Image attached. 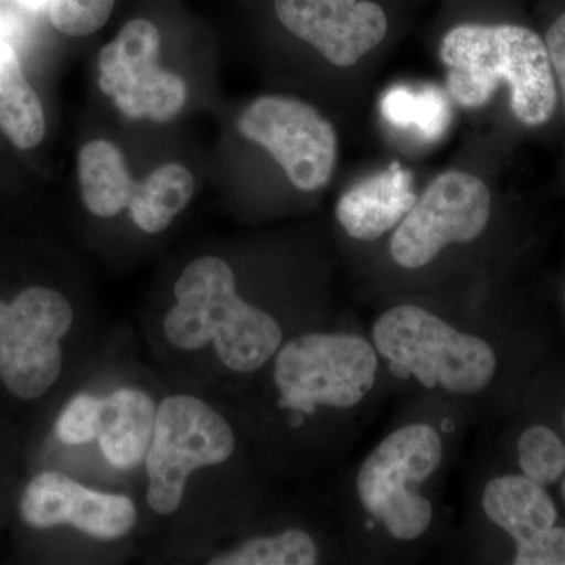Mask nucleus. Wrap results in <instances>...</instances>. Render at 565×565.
<instances>
[{
	"mask_svg": "<svg viewBox=\"0 0 565 565\" xmlns=\"http://www.w3.org/2000/svg\"><path fill=\"white\" fill-rule=\"evenodd\" d=\"M385 373L370 337L316 326L292 334L243 393L250 419L243 422L275 459L313 451L316 441L364 414ZM274 459V460H275Z\"/></svg>",
	"mask_w": 565,
	"mask_h": 565,
	"instance_id": "1",
	"label": "nucleus"
},
{
	"mask_svg": "<svg viewBox=\"0 0 565 565\" xmlns=\"http://www.w3.org/2000/svg\"><path fill=\"white\" fill-rule=\"evenodd\" d=\"M243 422L212 394L177 386L163 392L150 449L141 470L143 515L172 534L199 535L203 498L232 476L245 452Z\"/></svg>",
	"mask_w": 565,
	"mask_h": 565,
	"instance_id": "2",
	"label": "nucleus"
},
{
	"mask_svg": "<svg viewBox=\"0 0 565 565\" xmlns=\"http://www.w3.org/2000/svg\"><path fill=\"white\" fill-rule=\"evenodd\" d=\"M92 318L50 281L0 285V415L61 401L87 359Z\"/></svg>",
	"mask_w": 565,
	"mask_h": 565,
	"instance_id": "3",
	"label": "nucleus"
},
{
	"mask_svg": "<svg viewBox=\"0 0 565 565\" xmlns=\"http://www.w3.org/2000/svg\"><path fill=\"white\" fill-rule=\"evenodd\" d=\"M367 337L385 377L452 408L479 407L501 373L500 352L478 323L449 318L426 303H393L377 315Z\"/></svg>",
	"mask_w": 565,
	"mask_h": 565,
	"instance_id": "4",
	"label": "nucleus"
},
{
	"mask_svg": "<svg viewBox=\"0 0 565 565\" xmlns=\"http://www.w3.org/2000/svg\"><path fill=\"white\" fill-rule=\"evenodd\" d=\"M440 423L412 419L385 435L356 468L352 503L364 534L388 548L423 544L438 523L435 487L448 462Z\"/></svg>",
	"mask_w": 565,
	"mask_h": 565,
	"instance_id": "5",
	"label": "nucleus"
},
{
	"mask_svg": "<svg viewBox=\"0 0 565 565\" xmlns=\"http://www.w3.org/2000/svg\"><path fill=\"white\" fill-rule=\"evenodd\" d=\"M162 390L148 375L117 367L85 377L63 394L50 424L51 455L87 456L115 482L143 470Z\"/></svg>",
	"mask_w": 565,
	"mask_h": 565,
	"instance_id": "6",
	"label": "nucleus"
},
{
	"mask_svg": "<svg viewBox=\"0 0 565 565\" xmlns=\"http://www.w3.org/2000/svg\"><path fill=\"white\" fill-rule=\"evenodd\" d=\"M438 55L449 96L462 109H481L505 84L512 114L522 125L542 126L555 115V74L545 41L533 29L467 22L445 33Z\"/></svg>",
	"mask_w": 565,
	"mask_h": 565,
	"instance_id": "7",
	"label": "nucleus"
},
{
	"mask_svg": "<svg viewBox=\"0 0 565 565\" xmlns=\"http://www.w3.org/2000/svg\"><path fill=\"white\" fill-rule=\"evenodd\" d=\"M492 217L493 195L482 178L448 170L429 182L390 234V262L407 274L433 270L449 252L481 241Z\"/></svg>",
	"mask_w": 565,
	"mask_h": 565,
	"instance_id": "8",
	"label": "nucleus"
},
{
	"mask_svg": "<svg viewBox=\"0 0 565 565\" xmlns=\"http://www.w3.org/2000/svg\"><path fill=\"white\" fill-rule=\"evenodd\" d=\"M18 523L33 534L71 533L88 545H120L139 531L143 511L125 490L87 484L55 468L29 476L14 500Z\"/></svg>",
	"mask_w": 565,
	"mask_h": 565,
	"instance_id": "9",
	"label": "nucleus"
},
{
	"mask_svg": "<svg viewBox=\"0 0 565 565\" xmlns=\"http://www.w3.org/2000/svg\"><path fill=\"white\" fill-rule=\"evenodd\" d=\"M237 132L269 152L300 192L322 191L338 163V134L330 120L302 99L264 95L237 117Z\"/></svg>",
	"mask_w": 565,
	"mask_h": 565,
	"instance_id": "10",
	"label": "nucleus"
},
{
	"mask_svg": "<svg viewBox=\"0 0 565 565\" xmlns=\"http://www.w3.org/2000/svg\"><path fill=\"white\" fill-rule=\"evenodd\" d=\"M161 50L159 29L139 18L99 51V88L131 120L169 122L188 104L185 81L159 65Z\"/></svg>",
	"mask_w": 565,
	"mask_h": 565,
	"instance_id": "11",
	"label": "nucleus"
},
{
	"mask_svg": "<svg viewBox=\"0 0 565 565\" xmlns=\"http://www.w3.org/2000/svg\"><path fill=\"white\" fill-rule=\"evenodd\" d=\"M282 28L338 68H352L388 33V18L371 0H275Z\"/></svg>",
	"mask_w": 565,
	"mask_h": 565,
	"instance_id": "12",
	"label": "nucleus"
},
{
	"mask_svg": "<svg viewBox=\"0 0 565 565\" xmlns=\"http://www.w3.org/2000/svg\"><path fill=\"white\" fill-rule=\"evenodd\" d=\"M418 200L412 180L399 167L355 182L334 207L341 230L355 243L373 244L390 236Z\"/></svg>",
	"mask_w": 565,
	"mask_h": 565,
	"instance_id": "13",
	"label": "nucleus"
},
{
	"mask_svg": "<svg viewBox=\"0 0 565 565\" xmlns=\"http://www.w3.org/2000/svg\"><path fill=\"white\" fill-rule=\"evenodd\" d=\"M195 557L211 565H315L327 559V546L313 527L288 523L215 535Z\"/></svg>",
	"mask_w": 565,
	"mask_h": 565,
	"instance_id": "14",
	"label": "nucleus"
},
{
	"mask_svg": "<svg viewBox=\"0 0 565 565\" xmlns=\"http://www.w3.org/2000/svg\"><path fill=\"white\" fill-rule=\"evenodd\" d=\"M479 511L490 526L514 542V552L559 522V511L546 487L535 484L522 473L490 478L479 494Z\"/></svg>",
	"mask_w": 565,
	"mask_h": 565,
	"instance_id": "15",
	"label": "nucleus"
},
{
	"mask_svg": "<svg viewBox=\"0 0 565 565\" xmlns=\"http://www.w3.org/2000/svg\"><path fill=\"white\" fill-rule=\"evenodd\" d=\"M81 199L93 217L109 221L128 211L136 182L125 154L109 140L88 141L77 156Z\"/></svg>",
	"mask_w": 565,
	"mask_h": 565,
	"instance_id": "16",
	"label": "nucleus"
},
{
	"mask_svg": "<svg viewBox=\"0 0 565 565\" xmlns=\"http://www.w3.org/2000/svg\"><path fill=\"white\" fill-rule=\"evenodd\" d=\"M195 178L180 162H167L136 182L128 206L129 221L148 236H158L188 210L195 195Z\"/></svg>",
	"mask_w": 565,
	"mask_h": 565,
	"instance_id": "17",
	"label": "nucleus"
},
{
	"mask_svg": "<svg viewBox=\"0 0 565 565\" xmlns=\"http://www.w3.org/2000/svg\"><path fill=\"white\" fill-rule=\"evenodd\" d=\"M0 131L22 151L39 147L46 136V114L39 93L22 71L20 57L0 40Z\"/></svg>",
	"mask_w": 565,
	"mask_h": 565,
	"instance_id": "18",
	"label": "nucleus"
},
{
	"mask_svg": "<svg viewBox=\"0 0 565 565\" xmlns=\"http://www.w3.org/2000/svg\"><path fill=\"white\" fill-rule=\"evenodd\" d=\"M520 473L542 487L556 486L565 475V438L544 423L530 424L516 438Z\"/></svg>",
	"mask_w": 565,
	"mask_h": 565,
	"instance_id": "19",
	"label": "nucleus"
},
{
	"mask_svg": "<svg viewBox=\"0 0 565 565\" xmlns=\"http://www.w3.org/2000/svg\"><path fill=\"white\" fill-rule=\"evenodd\" d=\"M115 0H52L50 20L63 35L88 36L109 21Z\"/></svg>",
	"mask_w": 565,
	"mask_h": 565,
	"instance_id": "20",
	"label": "nucleus"
},
{
	"mask_svg": "<svg viewBox=\"0 0 565 565\" xmlns=\"http://www.w3.org/2000/svg\"><path fill=\"white\" fill-rule=\"evenodd\" d=\"M515 565H565V526L559 523L530 545L515 550Z\"/></svg>",
	"mask_w": 565,
	"mask_h": 565,
	"instance_id": "21",
	"label": "nucleus"
},
{
	"mask_svg": "<svg viewBox=\"0 0 565 565\" xmlns=\"http://www.w3.org/2000/svg\"><path fill=\"white\" fill-rule=\"evenodd\" d=\"M544 41L553 74H555L556 87L563 96L565 109V10L550 25Z\"/></svg>",
	"mask_w": 565,
	"mask_h": 565,
	"instance_id": "22",
	"label": "nucleus"
},
{
	"mask_svg": "<svg viewBox=\"0 0 565 565\" xmlns=\"http://www.w3.org/2000/svg\"><path fill=\"white\" fill-rule=\"evenodd\" d=\"M18 6L32 11L50 9L52 0H14Z\"/></svg>",
	"mask_w": 565,
	"mask_h": 565,
	"instance_id": "23",
	"label": "nucleus"
},
{
	"mask_svg": "<svg viewBox=\"0 0 565 565\" xmlns=\"http://www.w3.org/2000/svg\"><path fill=\"white\" fill-rule=\"evenodd\" d=\"M9 484L3 482V476L0 473V515L3 514V509L7 508V501H9Z\"/></svg>",
	"mask_w": 565,
	"mask_h": 565,
	"instance_id": "24",
	"label": "nucleus"
},
{
	"mask_svg": "<svg viewBox=\"0 0 565 565\" xmlns=\"http://www.w3.org/2000/svg\"><path fill=\"white\" fill-rule=\"evenodd\" d=\"M561 500H563V504L565 508V475L564 478L561 479Z\"/></svg>",
	"mask_w": 565,
	"mask_h": 565,
	"instance_id": "25",
	"label": "nucleus"
},
{
	"mask_svg": "<svg viewBox=\"0 0 565 565\" xmlns=\"http://www.w3.org/2000/svg\"><path fill=\"white\" fill-rule=\"evenodd\" d=\"M563 427H564V434H565V408H564V414H563Z\"/></svg>",
	"mask_w": 565,
	"mask_h": 565,
	"instance_id": "26",
	"label": "nucleus"
},
{
	"mask_svg": "<svg viewBox=\"0 0 565 565\" xmlns=\"http://www.w3.org/2000/svg\"><path fill=\"white\" fill-rule=\"evenodd\" d=\"M564 303H565V288H564Z\"/></svg>",
	"mask_w": 565,
	"mask_h": 565,
	"instance_id": "27",
	"label": "nucleus"
}]
</instances>
